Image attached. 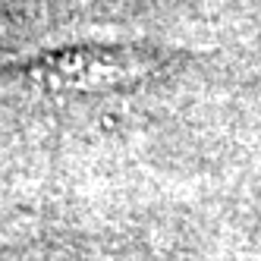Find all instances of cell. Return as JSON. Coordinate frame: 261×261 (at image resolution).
Here are the masks:
<instances>
[{"label": "cell", "mask_w": 261, "mask_h": 261, "mask_svg": "<svg viewBox=\"0 0 261 261\" xmlns=\"http://www.w3.org/2000/svg\"><path fill=\"white\" fill-rule=\"evenodd\" d=\"M158 63L161 57L148 47L82 44L32 60L25 76L47 95H107L145 79Z\"/></svg>", "instance_id": "cell-1"}, {"label": "cell", "mask_w": 261, "mask_h": 261, "mask_svg": "<svg viewBox=\"0 0 261 261\" xmlns=\"http://www.w3.org/2000/svg\"><path fill=\"white\" fill-rule=\"evenodd\" d=\"M7 35H10V13H7L4 4H0V44L7 41Z\"/></svg>", "instance_id": "cell-2"}]
</instances>
